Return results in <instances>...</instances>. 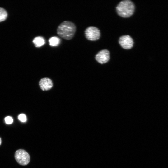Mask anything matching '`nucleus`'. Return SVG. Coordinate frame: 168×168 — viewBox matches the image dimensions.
Returning <instances> with one entry per match:
<instances>
[{
	"label": "nucleus",
	"mask_w": 168,
	"mask_h": 168,
	"mask_svg": "<svg viewBox=\"0 0 168 168\" xmlns=\"http://www.w3.org/2000/svg\"><path fill=\"white\" fill-rule=\"evenodd\" d=\"M76 31V26L72 22L65 21L58 26L57 34L63 39L69 40L74 36Z\"/></svg>",
	"instance_id": "obj_1"
},
{
	"label": "nucleus",
	"mask_w": 168,
	"mask_h": 168,
	"mask_svg": "<svg viewBox=\"0 0 168 168\" xmlns=\"http://www.w3.org/2000/svg\"><path fill=\"white\" fill-rule=\"evenodd\" d=\"M118 14L123 18L129 17L133 14L135 6L133 2L129 0L121 1L116 7Z\"/></svg>",
	"instance_id": "obj_2"
},
{
	"label": "nucleus",
	"mask_w": 168,
	"mask_h": 168,
	"mask_svg": "<svg viewBox=\"0 0 168 168\" xmlns=\"http://www.w3.org/2000/svg\"><path fill=\"white\" fill-rule=\"evenodd\" d=\"M14 157L16 162L20 165H27L30 161V156L28 152L23 149H19L15 152Z\"/></svg>",
	"instance_id": "obj_3"
},
{
	"label": "nucleus",
	"mask_w": 168,
	"mask_h": 168,
	"mask_svg": "<svg viewBox=\"0 0 168 168\" xmlns=\"http://www.w3.org/2000/svg\"><path fill=\"white\" fill-rule=\"evenodd\" d=\"M86 38L90 41H96L98 40L100 35V30L97 27L90 26L87 28L85 31Z\"/></svg>",
	"instance_id": "obj_4"
},
{
	"label": "nucleus",
	"mask_w": 168,
	"mask_h": 168,
	"mask_svg": "<svg viewBox=\"0 0 168 168\" xmlns=\"http://www.w3.org/2000/svg\"><path fill=\"white\" fill-rule=\"evenodd\" d=\"M118 42L121 46L125 49H131L133 46L134 44L133 39L128 35L121 36L119 39Z\"/></svg>",
	"instance_id": "obj_5"
},
{
	"label": "nucleus",
	"mask_w": 168,
	"mask_h": 168,
	"mask_svg": "<svg viewBox=\"0 0 168 168\" xmlns=\"http://www.w3.org/2000/svg\"><path fill=\"white\" fill-rule=\"evenodd\" d=\"M96 60L99 63L103 64L106 63L110 60V52L106 49L99 51L95 57Z\"/></svg>",
	"instance_id": "obj_6"
},
{
	"label": "nucleus",
	"mask_w": 168,
	"mask_h": 168,
	"mask_svg": "<svg viewBox=\"0 0 168 168\" xmlns=\"http://www.w3.org/2000/svg\"><path fill=\"white\" fill-rule=\"evenodd\" d=\"M40 88L43 91H47L51 89L53 86L52 80L49 78L45 77L41 79L39 82Z\"/></svg>",
	"instance_id": "obj_7"
},
{
	"label": "nucleus",
	"mask_w": 168,
	"mask_h": 168,
	"mask_svg": "<svg viewBox=\"0 0 168 168\" xmlns=\"http://www.w3.org/2000/svg\"><path fill=\"white\" fill-rule=\"evenodd\" d=\"M33 42L36 47H40L45 44V40L43 37L38 36L34 39Z\"/></svg>",
	"instance_id": "obj_8"
},
{
	"label": "nucleus",
	"mask_w": 168,
	"mask_h": 168,
	"mask_svg": "<svg viewBox=\"0 0 168 168\" xmlns=\"http://www.w3.org/2000/svg\"><path fill=\"white\" fill-rule=\"evenodd\" d=\"M60 42V39L57 36L52 37L49 40V45L52 47L58 46Z\"/></svg>",
	"instance_id": "obj_9"
},
{
	"label": "nucleus",
	"mask_w": 168,
	"mask_h": 168,
	"mask_svg": "<svg viewBox=\"0 0 168 168\" xmlns=\"http://www.w3.org/2000/svg\"><path fill=\"white\" fill-rule=\"evenodd\" d=\"M7 16L6 11L4 9L0 7V22L5 20Z\"/></svg>",
	"instance_id": "obj_10"
},
{
	"label": "nucleus",
	"mask_w": 168,
	"mask_h": 168,
	"mask_svg": "<svg viewBox=\"0 0 168 168\" xmlns=\"http://www.w3.org/2000/svg\"><path fill=\"white\" fill-rule=\"evenodd\" d=\"M18 119L22 122H25L26 120V115L23 114H20L18 116Z\"/></svg>",
	"instance_id": "obj_11"
},
{
	"label": "nucleus",
	"mask_w": 168,
	"mask_h": 168,
	"mask_svg": "<svg viewBox=\"0 0 168 168\" xmlns=\"http://www.w3.org/2000/svg\"><path fill=\"white\" fill-rule=\"evenodd\" d=\"M5 120L6 124H12L13 121L12 118L10 116H7L5 118Z\"/></svg>",
	"instance_id": "obj_12"
},
{
	"label": "nucleus",
	"mask_w": 168,
	"mask_h": 168,
	"mask_svg": "<svg viewBox=\"0 0 168 168\" xmlns=\"http://www.w3.org/2000/svg\"><path fill=\"white\" fill-rule=\"evenodd\" d=\"M1 142H2V140H1V138L0 137V145L1 144Z\"/></svg>",
	"instance_id": "obj_13"
}]
</instances>
